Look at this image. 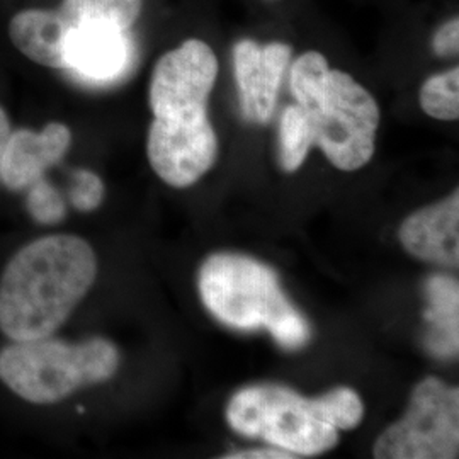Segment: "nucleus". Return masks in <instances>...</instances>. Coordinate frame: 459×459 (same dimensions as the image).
<instances>
[{
  "label": "nucleus",
  "instance_id": "nucleus-23",
  "mask_svg": "<svg viewBox=\"0 0 459 459\" xmlns=\"http://www.w3.org/2000/svg\"><path fill=\"white\" fill-rule=\"evenodd\" d=\"M9 134H11V123H9V117L5 115V111L0 108V159H2V152H4Z\"/></svg>",
  "mask_w": 459,
  "mask_h": 459
},
{
  "label": "nucleus",
  "instance_id": "nucleus-2",
  "mask_svg": "<svg viewBox=\"0 0 459 459\" xmlns=\"http://www.w3.org/2000/svg\"><path fill=\"white\" fill-rule=\"evenodd\" d=\"M290 87L307 116L313 147L333 167L352 172L373 159L379 108L361 83L330 68L322 53L307 51L291 66Z\"/></svg>",
  "mask_w": 459,
  "mask_h": 459
},
{
  "label": "nucleus",
  "instance_id": "nucleus-5",
  "mask_svg": "<svg viewBox=\"0 0 459 459\" xmlns=\"http://www.w3.org/2000/svg\"><path fill=\"white\" fill-rule=\"evenodd\" d=\"M230 426L248 437L298 456H315L335 447L339 430L322 422L312 400L278 385H257L240 390L227 409Z\"/></svg>",
  "mask_w": 459,
  "mask_h": 459
},
{
  "label": "nucleus",
  "instance_id": "nucleus-18",
  "mask_svg": "<svg viewBox=\"0 0 459 459\" xmlns=\"http://www.w3.org/2000/svg\"><path fill=\"white\" fill-rule=\"evenodd\" d=\"M312 407L322 422L337 430L359 426L364 415L361 398L351 388H335L324 396L312 398Z\"/></svg>",
  "mask_w": 459,
  "mask_h": 459
},
{
  "label": "nucleus",
  "instance_id": "nucleus-15",
  "mask_svg": "<svg viewBox=\"0 0 459 459\" xmlns=\"http://www.w3.org/2000/svg\"><path fill=\"white\" fill-rule=\"evenodd\" d=\"M142 7L143 0H64L58 11L68 28L81 22H106L132 30Z\"/></svg>",
  "mask_w": 459,
  "mask_h": 459
},
{
  "label": "nucleus",
  "instance_id": "nucleus-16",
  "mask_svg": "<svg viewBox=\"0 0 459 459\" xmlns=\"http://www.w3.org/2000/svg\"><path fill=\"white\" fill-rule=\"evenodd\" d=\"M312 147V132L303 109L298 104L286 108L279 123V164L282 170H298Z\"/></svg>",
  "mask_w": 459,
  "mask_h": 459
},
{
  "label": "nucleus",
  "instance_id": "nucleus-13",
  "mask_svg": "<svg viewBox=\"0 0 459 459\" xmlns=\"http://www.w3.org/2000/svg\"><path fill=\"white\" fill-rule=\"evenodd\" d=\"M68 24L60 11L28 9L11 19V41L24 56L39 65L65 70Z\"/></svg>",
  "mask_w": 459,
  "mask_h": 459
},
{
  "label": "nucleus",
  "instance_id": "nucleus-17",
  "mask_svg": "<svg viewBox=\"0 0 459 459\" xmlns=\"http://www.w3.org/2000/svg\"><path fill=\"white\" fill-rule=\"evenodd\" d=\"M420 106L426 115L441 121L459 117V68L429 77L420 89Z\"/></svg>",
  "mask_w": 459,
  "mask_h": 459
},
{
  "label": "nucleus",
  "instance_id": "nucleus-4",
  "mask_svg": "<svg viewBox=\"0 0 459 459\" xmlns=\"http://www.w3.org/2000/svg\"><path fill=\"white\" fill-rule=\"evenodd\" d=\"M119 354L106 339L66 344L49 337L22 341L0 351V379L21 398L49 405L79 388L115 377Z\"/></svg>",
  "mask_w": 459,
  "mask_h": 459
},
{
  "label": "nucleus",
  "instance_id": "nucleus-12",
  "mask_svg": "<svg viewBox=\"0 0 459 459\" xmlns=\"http://www.w3.org/2000/svg\"><path fill=\"white\" fill-rule=\"evenodd\" d=\"M400 242L417 259L458 265L459 193L409 216L400 229Z\"/></svg>",
  "mask_w": 459,
  "mask_h": 459
},
{
  "label": "nucleus",
  "instance_id": "nucleus-3",
  "mask_svg": "<svg viewBox=\"0 0 459 459\" xmlns=\"http://www.w3.org/2000/svg\"><path fill=\"white\" fill-rule=\"evenodd\" d=\"M204 307L227 327L267 330L288 351L308 344L312 330L286 298L276 273L237 254H214L199 271Z\"/></svg>",
  "mask_w": 459,
  "mask_h": 459
},
{
  "label": "nucleus",
  "instance_id": "nucleus-14",
  "mask_svg": "<svg viewBox=\"0 0 459 459\" xmlns=\"http://www.w3.org/2000/svg\"><path fill=\"white\" fill-rule=\"evenodd\" d=\"M429 333L426 344L429 351L439 358L458 354V281L447 276H434L427 281Z\"/></svg>",
  "mask_w": 459,
  "mask_h": 459
},
{
  "label": "nucleus",
  "instance_id": "nucleus-6",
  "mask_svg": "<svg viewBox=\"0 0 459 459\" xmlns=\"http://www.w3.org/2000/svg\"><path fill=\"white\" fill-rule=\"evenodd\" d=\"M458 453L459 390L437 377L417 385L405 417L375 444L377 459H453Z\"/></svg>",
  "mask_w": 459,
  "mask_h": 459
},
{
  "label": "nucleus",
  "instance_id": "nucleus-8",
  "mask_svg": "<svg viewBox=\"0 0 459 459\" xmlns=\"http://www.w3.org/2000/svg\"><path fill=\"white\" fill-rule=\"evenodd\" d=\"M148 160L155 174L172 187H189L218 159V136L208 121L195 126H167L152 121Z\"/></svg>",
  "mask_w": 459,
  "mask_h": 459
},
{
  "label": "nucleus",
  "instance_id": "nucleus-7",
  "mask_svg": "<svg viewBox=\"0 0 459 459\" xmlns=\"http://www.w3.org/2000/svg\"><path fill=\"white\" fill-rule=\"evenodd\" d=\"M218 77V60L204 41L191 38L167 51L150 82L153 121L167 126H195L208 121V99Z\"/></svg>",
  "mask_w": 459,
  "mask_h": 459
},
{
  "label": "nucleus",
  "instance_id": "nucleus-21",
  "mask_svg": "<svg viewBox=\"0 0 459 459\" xmlns=\"http://www.w3.org/2000/svg\"><path fill=\"white\" fill-rule=\"evenodd\" d=\"M432 48L439 56H456L459 49V19L455 17L443 24L432 39Z\"/></svg>",
  "mask_w": 459,
  "mask_h": 459
},
{
  "label": "nucleus",
  "instance_id": "nucleus-20",
  "mask_svg": "<svg viewBox=\"0 0 459 459\" xmlns=\"http://www.w3.org/2000/svg\"><path fill=\"white\" fill-rule=\"evenodd\" d=\"M104 197V184L100 178L91 170L74 172V187L70 193V201L79 212H92L99 208Z\"/></svg>",
  "mask_w": 459,
  "mask_h": 459
},
{
  "label": "nucleus",
  "instance_id": "nucleus-19",
  "mask_svg": "<svg viewBox=\"0 0 459 459\" xmlns=\"http://www.w3.org/2000/svg\"><path fill=\"white\" fill-rule=\"evenodd\" d=\"M28 212L38 223H58L65 216V201L45 178L33 182L28 193Z\"/></svg>",
  "mask_w": 459,
  "mask_h": 459
},
{
  "label": "nucleus",
  "instance_id": "nucleus-10",
  "mask_svg": "<svg viewBox=\"0 0 459 459\" xmlns=\"http://www.w3.org/2000/svg\"><path fill=\"white\" fill-rule=\"evenodd\" d=\"M133 58L130 30L106 22L70 26L65 45V70L87 82L117 81Z\"/></svg>",
  "mask_w": 459,
  "mask_h": 459
},
{
  "label": "nucleus",
  "instance_id": "nucleus-22",
  "mask_svg": "<svg viewBox=\"0 0 459 459\" xmlns=\"http://www.w3.org/2000/svg\"><path fill=\"white\" fill-rule=\"evenodd\" d=\"M227 459H291L296 458L293 453L282 451V449H255V451H240L227 455Z\"/></svg>",
  "mask_w": 459,
  "mask_h": 459
},
{
  "label": "nucleus",
  "instance_id": "nucleus-9",
  "mask_svg": "<svg viewBox=\"0 0 459 459\" xmlns=\"http://www.w3.org/2000/svg\"><path fill=\"white\" fill-rule=\"evenodd\" d=\"M291 53V47L284 43L261 47L252 39H242L235 45V79L240 92V108L248 121L264 125L274 115L279 87Z\"/></svg>",
  "mask_w": 459,
  "mask_h": 459
},
{
  "label": "nucleus",
  "instance_id": "nucleus-11",
  "mask_svg": "<svg viewBox=\"0 0 459 459\" xmlns=\"http://www.w3.org/2000/svg\"><path fill=\"white\" fill-rule=\"evenodd\" d=\"M70 143L72 133L62 123H49L39 133L11 132L0 159V181L11 191L30 187L64 159Z\"/></svg>",
  "mask_w": 459,
  "mask_h": 459
},
{
  "label": "nucleus",
  "instance_id": "nucleus-1",
  "mask_svg": "<svg viewBox=\"0 0 459 459\" xmlns=\"http://www.w3.org/2000/svg\"><path fill=\"white\" fill-rule=\"evenodd\" d=\"M98 276L85 240L51 235L21 248L0 279V330L14 342L49 337L65 324Z\"/></svg>",
  "mask_w": 459,
  "mask_h": 459
}]
</instances>
